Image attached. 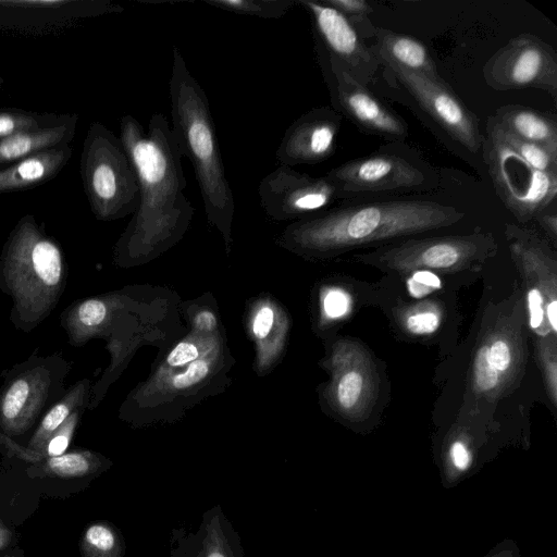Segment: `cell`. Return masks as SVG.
I'll return each instance as SVG.
<instances>
[{"label": "cell", "instance_id": "cell-1", "mask_svg": "<svg viewBox=\"0 0 557 557\" xmlns=\"http://www.w3.org/2000/svg\"><path fill=\"white\" fill-rule=\"evenodd\" d=\"M120 139L139 185V205L124 236L125 246L146 255L159 251L185 233L195 212L184 195L183 156L162 113L150 117L147 132L134 116L123 115Z\"/></svg>", "mask_w": 557, "mask_h": 557}, {"label": "cell", "instance_id": "cell-2", "mask_svg": "<svg viewBox=\"0 0 557 557\" xmlns=\"http://www.w3.org/2000/svg\"><path fill=\"white\" fill-rule=\"evenodd\" d=\"M463 216L465 212L458 208L429 199L368 201L294 222L285 228L281 242L310 257L333 258L448 227Z\"/></svg>", "mask_w": 557, "mask_h": 557}, {"label": "cell", "instance_id": "cell-3", "mask_svg": "<svg viewBox=\"0 0 557 557\" xmlns=\"http://www.w3.org/2000/svg\"><path fill=\"white\" fill-rule=\"evenodd\" d=\"M169 87L173 136L182 156L193 165L208 221L228 244L235 210L233 193L225 176L208 98L177 47L173 48Z\"/></svg>", "mask_w": 557, "mask_h": 557}, {"label": "cell", "instance_id": "cell-4", "mask_svg": "<svg viewBox=\"0 0 557 557\" xmlns=\"http://www.w3.org/2000/svg\"><path fill=\"white\" fill-rule=\"evenodd\" d=\"M497 248L492 233L474 231L465 235L408 237L354 255L352 259L387 275L428 271L453 280L478 275Z\"/></svg>", "mask_w": 557, "mask_h": 557}, {"label": "cell", "instance_id": "cell-5", "mask_svg": "<svg viewBox=\"0 0 557 557\" xmlns=\"http://www.w3.org/2000/svg\"><path fill=\"white\" fill-rule=\"evenodd\" d=\"M81 176L97 219L116 220L134 213L139 185L124 146L100 122L90 124L83 144Z\"/></svg>", "mask_w": 557, "mask_h": 557}, {"label": "cell", "instance_id": "cell-6", "mask_svg": "<svg viewBox=\"0 0 557 557\" xmlns=\"http://www.w3.org/2000/svg\"><path fill=\"white\" fill-rule=\"evenodd\" d=\"M513 308L497 309L481 327L469 369L470 391L476 397L496 400L522 377L527 361L524 301L518 310Z\"/></svg>", "mask_w": 557, "mask_h": 557}, {"label": "cell", "instance_id": "cell-7", "mask_svg": "<svg viewBox=\"0 0 557 557\" xmlns=\"http://www.w3.org/2000/svg\"><path fill=\"white\" fill-rule=\"evenodd\" d=\"M327 399L339 420L355 432H368L383 401V371L374 355L354 338H342L329 359Z\"/></svg>", "mask_w": 557, "mask_h": 557}, {"label": "cell", "instance_id": "cell-8", "mask_svg": "<svg viewBox=\"0 0 557 557\" xmlns=\"http://www.w3.org/2000/svg\"><path fill=\"white\" fill-rule=\"evenodd\" d=\"M505 236L525 288V312L535 341L557 339L556 251L534 230L507 223Z\"/></svg>", "mask_w": 557, "mask_h": 557}, {"label": "cell", "instance_id": "cell-9", "mask_svg": "<svg viewBox=\"0 0 557 557\" xmlns=\"http://www.w3.org/2000/svg\"><path fill=\"white\" fill-rule=\"evenodd\" d=\"M481 156L497 196L518 222L533 220L556 199L557 174L539 171L517 154L498 134L492 116Z\"/></svg>", "mask_w": 557, "mask_h": 557}, {"label": "cell", "instance_id": "cell-10", "mask_svg": "<svg viewBox=\"0 0 557 557\" xmlns=\"http://www.w3.org/2000/svg\"><path fill=\"white\" fill-rule=\"evenodd\" d=\"M385 75L401 89L450 139L475 157L482 153L485 135L478 116L445 81L403 70L387 62Z\"/></svg>", "mask_w": 557, "mask_h": 557}, {"label": "cell", "instance_id": "cell-11", "mask_svg": "<svg viewBox=\"0 0 557 557\" xmlns=\"http://www.w3.org/2000/svg\"><path fill=\"white\" fill-rule=\"evenodd\" d=\"M315 54L336 112L364 133L387 140L400 141L408 137L406 121L352 77L317 41Z\"/></svg>", "mask_w": 557, "mask_h": 557}, {"label": "cell", "instance_id": "cell-12", "mask_svg": "<svg viewBox=\"0 0 557 557\" xmlns=\"http://www.w3.org/2000/svg\"><path fill=\"white\" fill-rule=\"evenodd\" d=\"M483 78L494 90L536 88L557 97V53L540 37L519 34L485 62Z\"/></svg>", "mask_w": 557, "mask_h": 557}, {"label": "cell", "instance_id": "cell-13", "mask_svg": "<svg viewBox=\"0 0 557 557\" xmlns=\"http://www.w3.org/2000/svg\"><path fill=\"white\" fill-rule=\"evenodd\" d=\"M258 196L269 216L295 222L315 216L341 199L337 187L326 175L310 176L285 164L260 181Z\"/></svg>", "mask_w": 557, "mask_h": 557}, {"label": "cell", "instance_id": "cell-14", "mask_svg": "<svg viewBox=\"0 0 557 557\" xmlns=\"http://www.w3.org/2000/svg\"><path fill=\"white\" fill-rule=\"evenodd\" d=\"M326 175L337 187L341 199L369 193L411 190L426 184V174L407 159L373 153L347 161Z\"/></svg>", "mask_w": 557, "mask_h": 557}, {"label": "cell", "instance_id": "cell-15", "mask_svg": "<svg viewBox=\"0 0 557 557\" xmlns=\"http://www.w3.org/2000/svg\"><path fill=\"white\" fill-rule=\"evenodd\" d=\"M310 15L314 38L359 83L368 86L381 66L357 28L337 10L322 1L295 0Z\"/></svg>", "mask_w": 557, "mask_h": 557}, {"label": "cell", "instance_id": "cell-16", "mask_svg": "<svg viewBox=\"0 0 557 557\" xmlns=\"http://www.w3.org/2000/svg\"><path fill=\"white\" fill-rule=\"evenodd\" d=\"M341 122L342 115L330 107L307 111L285 131L275 151L277 161L293 168L327 160L335 152Z\"/></svg>", "mask_w": 557, "mask_h": 557}, {"label": "cell", "instance_id": "cell-17", "mask_svg": "<svg viewBox=\"0 0 557 557\" xmlns=\"http://www.w3.org/2000/svg\"><path fill=\"white\" fill-rule=\"evenodd\" d=\"M499 445L487 433L455 425L434 443V461L444 488H453L492 460Z\"/></svg>", "mask_w": 557, "mask_h": 557}, {"label": "cell", "instance_id": "cell-18", "mask_svg": "<svg viewBox=\"0 0 557 557\" xmlns=\"http://www.w3.org/2000/svg\"><path fill=\"white\" fill-rule=\"evenodd\" d=\"M385 310L394 330L403 337L428 343L444 335L445 326L453 319V306L447 304L444 294L421 299L403 296L392 298Z\"/></svg>", "mask_w": 557, "mask_h": 557}, {"label": "cell", "instance_id": "cell-19", "mask_svg": "<svg viewBox=\"0 0 557 557\" xmlns=\"http://www.w3.org/2000/svg\"><path fill=\"white\" fill-rule=\"evenodd\" d=\"M63 145L0 168V194L33 188L55 177L72 157Z\"/></svg>", "mask_w": 557, "mask_h": 557}, {"label": "cell", "instance_id": "cell-20", "mask_svg": "<svg viewBox=\"0 0 557 557\" xmlns=\"http://www.w3.org/2000/svg\"><path fill=\"white\" fill-rule=\"evenodd\" d=\"M376 44L371 47L380 62L442 81L429 49L418 39L382 27H375Z\"/></svg>", "mask_w": 557, "mask_h": 557}, {"label": "cell", "instance_id": "cell-21", "mask_svg": "<svg viewBox=\"0 0 557 557\" xmlns=\"http://www.w3.org/2000/svg\"><path fill=\"white\" fill-rule=\"evenodd\" d=\"M76 114L53 126L24 131L0 140V168L44 150L70 145L76 131Z\"/></svg>", "mask_w": 557, "mask_h": 557}, {"label": "cell", "instance_id": "cell-22", "mask_svg": "<svg viewBox=\"0 0 557 557\" xmlns=\"http://www.w3.org/2000/svg\"><path fill=\"white\" fill-rule=\"evenodd\" d=\"M194 557H245L240 535L225 516L221 505L202 513L193 533Z\"/></svg>", "mask_w": 557, "mask_h": 557}, {"label": "cell", "instance_id": "cell-23", "mask_svg": "<svg viewBox=\"0 0 557 557\" xmlns=\"http://www.w3.org/2000/svg\"><path fill=\"white\" fill-rule=\"evenodd\" d=\"M516 136L557 151V122L554 114L518 104L503 106L493 115Z\"/></svg>", "mask_w": 557, "mask_h": 557}, {"label": "cell", "instance_id": "cell-24", "mask_svg": "<svg viewBox=\"0 0 557 557\" xmlns=\"http://www.w3.org/2000/svg\"><path fill=\"white\" fill-rule=\"evenodd\" d=\"M287 329L282 309L271 300L259 301L251 312L250 331L258 347L260 367L267 368L280 354Z\"/></svg>", "mask_w": 557, "mask_h": 557}, {"label": "cell", "instance_id": "cell-25", "mask_svg": "<svg viewBox=\"0 0 557 557\" xmlns=\"http://www.w3.org/2000/svg\"><path fill=\"white\" fill-rule=\"evenodd\" d=\"M218 352L219 350L180 369H161L153 380L146 385L145 395H156L157 393H161V395L178 394L199 386L213 374Z\"/></svg>", "mask_w": 557, "mask_h": 557}, {"label": "cell", "instance_id": "cell-26", "mask_svg": "<svg viewBox=\"0 0 557 557\" xmlns=\"http://www.w3.org/2000/svg\"><path fill=\"white\" fill-rule=\"evenodd\" d=\"M126 545L120 530L108 521L90 523L81 541L82 557H124Z\"/></svg>", "mask_w": 557, "mask_h": 557}, {"label": "cell", "instance_id": "cell-27", "mask_svg": "<svg viewBox=\"0 0 557 557\" xmlns=\"http://www.w3.org/2000/svg\"><path fill=\"white\" fill-rule=\"evenodd\" d=\"M108 460L90 453H70L46 460L45 471L60 478H85L98 474L109 467Z\"/></svg>", "mask_w": 557, "mask_h": 557}, {"label": "cell", "instance_id": "cell-28", "mask_svg": "<svg viewBox=\"0 0 557 557\" xmlns=\"http://www.w3.org/2000/svg\"><path fill=\"white\" fill-rule=\"evenodd\" d=\"M495 127L504 141L534 169L557 174V151L527 141L502 127L492 115Z\"/></svg>", "mask_w": 557, "mask_h": 557}, {"label": "cell", "instance_id": "cell-29", "mask_svg": "<svg viewBox=\"0 0 557 557\" xmlns=\"http://www.w3.org/2000/svg\"><path fill=\"white\" fill-rule=\"evenodd\" d=\"M219 350V343L213 334H191L180 342L166 356L162 370L180 369L188 363Z\"/></svg>", "mask_w": 557, "mask_h": 557}, {"label": "cell", "instance_id": "cell-30", "mask_svg": "<svg viewBox=\"0 0 557 557\" xmlns=\"http://www.w3.org/2000/svg\"><path fill=\"white\" fill-rule=\"evenodd\" d=\"M205 3L236 14L262 18H280L295 4V0H203Z\"/></svg>", "mask_w": 557, "mask_h": 557}, {"label": "cell", "instance_id": "cell-31", "mask_svg": "<svg viewBox=\"0 0 557 557\" xmlns=\"http://www.w3.org/2000/svg\"><path fill=\"white\" fill-rule=\"evenodd\" d=\"M387 276L399 280L400 287L406 292L405 295L400 294V296L410 299H421L433 295L450 293L453 292V283H455L448 277L428 271H414L399 276Z\"/></svg>", "mask_w": 557, "mask_h": 557}, {"label": "cell", "instance_id": "cell-32", "mask_svg": "<svg viewBox=\"0 0 557 557\" xmlns=\"http://www.w3.org/2000/svg\"><path fill=\"white\" fill-rule=\"evenodd\" d=\"M69 115H51L22 110L0 111V140L24 131L49 127L65 121Z\"/></svg>", "mask_w": 557, "mask_h": 557}, {"label": "cell", "instance_id": "cell-33", "mask_svg": "<svg viewBox=\"0 0 557 557\" xmlns=\"http://www.w3.org/2000/svg\"><path fill=\"white\" fill-rule=\"evenodd\" d=\"M535 358L541 370L550 404H557V339L535 341Z\"/></svg>", "mask_w": 557, "mask_h": 557}, {"label": "cell", "instance_id": "cell-34", "mask_svg": "<svg viewBox=\"0 0 557 557\" xmlns=\"http://www.w3.org/2000/svg\"><path fill=\"white\" fill-rule=\"evenodd\" d=\"M352 298L350 294L341 287H330L322 296L321 306L323 315L330 320L346 318L350 312Z\"/></svg>", "mask_w": 557, "mask_h": 557}, {"label": "cell", "instance_id": "cell-35", "mask_svg": "<svg viewBox=\"0 0 557 557\" xmlns=\"http://www.w3.org/2000/svg\"><path fill=\"white\" fill-rule=\"evenodd\" d=\"M29 394V385L25 380L14 382L2 401V413L7 420H14L24 407Z\"/></svg>", "mask_w": 557, "mask_h": 557}, {"label": "cell", "instance_id": "cell-36", "mask_svg": "<svg viewBox=\"0 0 557 557\" xmlns=\"http://www.w3.org/2000/svg\"><path fill=\"white\" fill-rule=\"evenodd\" d=\"M69 412L70 407L66 404H58L54 406L44 418L40 430L32 442V445H40L45 442L46 438L61 425Z\"/></svg>", "mask_w": 557, "mask_h": 557}, {"label": "cell", "instance_id": "cell-37", "mask_svg": "<svg viewBox=\"0 0 557 557\" xmlns=\"http://www.w3.org/2000/svg\"><path fill=\"white\" fill-rule=\"evenodd\" d=\"M77 314L81 323L85 326H97L103 322L107 308L102 301L89 299L79 306Z\"/></svg>", "mask_w": 557, "mask_h": 557}, {"label": "cell", "instance_id": "cell-38", "mask_svg": "<svg viewBox=\"0 0 557 557\" xmlns=\"http://www.w3.org/2000/svg\"><path fill=\"white\" fill-rule=\"evenodd\" d=\"M169 557H194L191 532L183 529L172 531Z\"/></svg>", "mask_w": 557, "mask_h": 557}, {"label": "cell", "instance_id": "cell-39", "mask_svg": "<svg viewBox=\"0 0 557 557\" xmlns=\"http://www.w3.org/2000/svg\"><path fill=\"white\" fill-rule=\"evenodd\" d=\"M537 224L543 228L546 235L552 239V242L556 245L557 242V213L555 210L548 211L543 210L537 213L534 219Z\"/></svg>", "mask_w": 557, "mask_h": 557}, {"label": "cell", "instance_id": "cell-40", "mask_svg": "<svg viewBox=\"0 0 557 557\" xmlns=\"http://www.w3.org/2000/svg\"><path fill=\"white\" fill-rule=\"evenodd\" d=\"M484 557H521V554L515 540L504 539L493 546Z\"/></svg>", "mask_w": 557, "mask_h": 557}, {"label": "cell", "instance_id": "cell-41", "mask_svg": "<svg viewBox=\"0 0 557 557\" xmlns=\"http://www.w3.org/2000/svg\"><path fill=\"white\" fill-rule=\"evenodd\" d=\"M194 329L197 333L213 334L216 331V319L210 310H201L194 318Z\"/></svg>", "mask_w": 557, "mask_h": 557}, {"label": "cell", "instance_id": "cell-42", "mask_svg": "<svg viewBox=\"0 0 557 557\" xmlns=\"http://www.w3.org/2000/svg\"><path fill=\"white\" fill-rule=\"evenodd\" d=\"M70 435L69 433H59L53 436L47 445L48 457H57L63 455L69 446Z\"/></svg>", "mask_w": 557, "mask_h": 557}, {"label": "cell", "instance_id": "cell-43", "mask_svg": "<svg viewBox=\"0 0 557 557\" xmlns=\"http://www.w3.org/2000/svg\"><path fill=\"white\" fill-rule=\"evenodd\" d=\"M11 530L0 520V552H2L11 542Z\"/></svg>", "mask_w": 557, "mask_h": 557}, {"label": "cell", "instance_id": "cell-44", "mask_svg": "<svg viewBox=\"0 0 557 557\" xmlns=\"http://www.w3.org/2000/svg\"><path fill=\"white\" fill-rule=\"evenodd\" d=\"M5 557H14V556H5Z\"/></svg>", "mask_w": 557, "mask_h": 557}]
</instances>
